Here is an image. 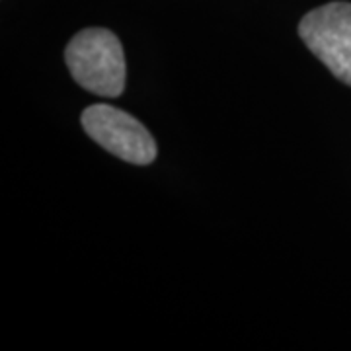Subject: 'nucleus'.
I'll return each mask as SVG.
<instances>
[{
  "label": "nucleus",
  "instance_id": "2",
  "mask_svg": "<svg viewBox=\"0 0 351 351\" xmlns=\"http://www.w3.org/2000/svg\"><path fill=\"white\" fill-rule=\"evenodd\" d=\"M299 36L332 75L351 86V2L311 10L299 24Z\"/></svg>",
  "mask_w": 351,
  "mask_h": 351
},
{
  "label": "nucleus",
  "instance_id": "1",
  "mask_svg": "<svg viewBox=\"0 0 351 351\" xmlns=\"http://www.w3.org/2000/svg\"><path fill=\"white\" fill-rule=\"evenodd\" d=\"M64 61L80 86L101 96L117 98L125 90V55L117 36L106 27H88L69 41Z\"/></svg>",
  "mask_w": 351,
  "mask_h": 351
},
{
  "label": "nucleus",
  "instance_id": "3",
  "mask_svg": "<svg viewBox=\"0 0 351 351\" xmlns=\"http://www.w3.org/2000/svg\"><path fill=\"white\" fill-rule=\"evenodd\" d=\"M82 129L113 156L147 166L156 158V143L138 119L123 110L94 104L82 112Z\"/></svg>",
  "mask_w": 351,
  "mask_h": 351
}]
</instances>
